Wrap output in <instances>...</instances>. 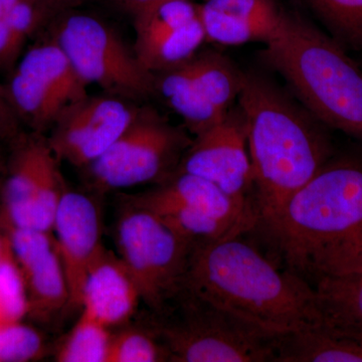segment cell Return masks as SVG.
<instances>
[{
	"label": "cell",
	"instance_id": "2e32d148",
	"mask_svg": "<svg viewBox=\"0 0 362 362\" xmlns=\"http://www.w3.org/2000/svg\"><path fill=\"white\" fill-rule=\"evenodd\" d=\"M197 136L221 122L226 116L214 109L204 86L195 73L192 59L187 63L154 74V95Z\"/></svg>",
	"mask_w": 362,
	"mask_h": 362
},
{
	"label": "cell",
	"instance_id": "ffe728a7",
	"mask_svg": "<svg viewBox=\"0 0 362 362\" xmlns=\"http://www.w3.org/2000/svg\"><path fill=\"white\" fill-rule=\"evenodd\" d=\"M110 328L82 311L77 323L59 345V362H106L112 334Z\"/></svg>",
	"mask_w": 362,
	"mask_h": 362
},
{
	"label": "cell",
	"instance_id": "7402d4cb",
	"mask_svg": "<svg viewBox=\"0 0 362 362\" xmlns=\"http://www.w3.org/2000/svg\"><path fill=\"white\" fill-rule=\"evenodd\" d=\"M169 361L168 350L152 324L112 335L106 362Z\"/></svg>",
	"mask_w": 362,
	"mask_h": 362
},
{
	"label": "cell",
	"instance_id": "d6986e66",
	"mask_svg": "<svg viewBox=\"0 0 362 362\" xmlns=\"http://www.w3.org/2000/svg\"><path fill=\"white\" fill-rule=\"evenodd\" d=\"M321 323L362 344V272L313 286Z\"/></svg>",
	"mask_w": 362,
	"mask_h": 362
},
{
	"label": "cell",
	"instance_id": "603a6c76",
	"mask_svg": "<svg viewBox=\"0 0 362 362\" xmlns=\"http://www.w3.org/2000/svg\"><path fill=\"white\" fill-rule=\"evenodd\" d=\"M42 351V338L37 331L20 324L0 326V361H30Z\"/></svg>",
	"mask_w": 362,
	"mask_h": 362
},
{
	"label": "cell",
	"instance_id": "8fae6325",
	"mask_svg": "<svg viewBox=\"0 0 362 362\" xmlns=\"http://www.w3.org/2000/svg\"><path fill=\"white\" fill-rule=\"evenodd\" d=\"M137 110L128 100L89 94L61 114L47 142L59 161L85 169L123 134Z\"/></svg>",
	"mask_w": 362,
	"mask_h": 362
},
{
	"label": "cell",
	"instance_id": "9c48e42d",
	"mask_svg": "<svg viewBox=\"0 0 362 362\" xmlns=\"http://www.w3.org/2000/svg\"><path fill=\"white\" fill-rule=\"evenodd\" d=\"M88 88L49 35L21 54L6 86L18 119L40 134L51 130L69 106L87 97Z\"/></svg>",
	"mask_w": 362,
	"mask_h": 362
},
{
	"label": "cell",
	"instance_id": "4fadbf2b",
	"mask_svg": "<svg viewBox=\"0 0 362 362\" xmlns=\"http://www.w3.org/2000/svg\"><path fill=\"white\" fill-rule=\"evenodd\" d=\"M11 246L25 271L35 311L56 316L70 306L65 272L52 233L14 228Z\"/></svg>",
	"mask_w": 362,
	"mask_h": 362
},
{
	"label": "cell",
	"instance_id": "30bf717a",
	"mask_svg": "<svg viewBox=\"0 0 362 362\" xmlns=\"http://www.w3.org/2000/svg\"><path fill=\"white\" fill-rule=\"evenodd\" d=\"M176 173L211 181L255 214L247 123L239 105H235L221 122L194 136Z\"/></svg>",
	"mask_w": 362,
	"mask_h": 362
},
{
	"label": "cell",
	"instance_id": "277c9868",
	"mask_svg": "<svg viewBox=\"0 0 362 362\" xmlns=\"http://www.w3.org/2000/svg\"><path fill=\"white\" fill-rule=\"evenodd\" d=\"M261 59L319 122L362 140V69L337 40L284 11Z\"/></svg>",
	"mask_w": 362,
	"mask_h": 362
},
{
	"label": "cell",
	"instance_id": "ac0fdd59",
	"mask_svg": "<svg viewBox=\"0 0 362 362\" xmlns=\"http://www.w3.org/2000/svg\"><path fill=\"white\" fill-rule=\"evenodd\" d=\"M274 361L362 362V344L314 324L277 338Z\"/></svg>",
	"mask_w": 362,
	"mask_h": 362
},
{
	"label": "cell",
	"instance_id": "6da1fadb",
	"mask_svg": "<svg viewBox=\"0 0 362 362\" xmlns=\"http://www.w3.org/2000/svg\"><path fill=\"white\" fill-rule=\"evenodd\" d=\"M287 271L314 286L362 272V156H332L268 235Z\"/></svg>",
	"mask_w": 362,
	"mask_h": 362
},
{
	"label": "cell",
	"instance_id": "5b68a950",
	"mask_svg": "<svg viewBox=\"0 0 362 362\" xmlns=\"http://www.w3.org/2000/svg\"><path fill=\"white\" fill-rule=\"evenodd\" d=\"M151 322L175 362L274 361L276 339L183 288Z\"/></svg>",
	"mask_w": 362,
	"mask_h": 362
},
{
	"label": "cell",
	"instance_id": "7a4b0ae2",
	"mask_svg": "<svg viewBox=\"0 0 362 362\" xmlns=\"http://www.w3.org/2000/svg\"><path fill=\"white\" fill-rule=\"evenodd\" d=\"M238 105L246 119L256 226L268 238L290 199L333 156L325 125L265 76L244 71Z\"/></svg>",
	"mask_w": 362,
	"mask_h": 362
},
{
	"label": "cell",
	"instance_id": "9a60e30c",
	"mask_svg": "<svg viewBox=\"0 0 362 362\" xmlns=\"http://www.w3.org/2000/svg\"><path fill=\"white\" fill-rule=\"evenodd\" d=\"M139 302V289L122 259L105 250L86 279L82 311L111 328L127 322Z\"/></svg>",
	"mask_w": 362,
	"mask_h": 362
},
{
	"label": "cell",
	"instance_id": "8992f818",
	"mask_svg": "<svg viewBox=\"0 0 362 362\" xmlns=\"http://www.w3.org/2000/svg\"><path fill=\"white\" fill-rule=\"evenodd\" d=\"M47 26V35L88 85L131 102L153 96L154 75L143 68L134 51L108 23L70 9L57 14Z\"/></svg>",
	"mask_w": 362,
	"mask_h": 362
},
{
	"label": "cell",
	"instance_id": "e0dca14e",
	"mask_svg": "<svg viewBox=\"0 0 362 362\" xmlns=\"http://www.w3.org/2000/svg\"><path fill=\"white\" fill-rule=\"evenodd\" d=\"M206 40L199 16L190 23L135 35L133 51L143 68L154 75L187 63Z\"/></svg>",
	"mask_w": 362,
	"mask_h": 362
},
{
	"label": "cell",
	"instance_id": "d4e9b609",
	"mask_svg": "<svg viewBox=\"0 0 362 362\" xmlns=\"http://www.w3.org/2000/svg\"><path fill=\"white\" fill-rule=\"evenodd\" d=\"M20 122L7 97L6 86L0 85V135H16Z\"/></svg>",
	"mask_w": 362,
	"mask_h": 362
},
{
	"label": "cell",
	"instance_id": "cb8c5ba5",
	"mask_svg": "<svg viewBox=\"0 0 362 362\" xmlns=\"http://www.w3.org/2000/svg\"><path fill=\"white\" fill-rule=\"evenodd\" d=\"M0 306L7 317L16 319L26 309L25 287L16 267L0 263Z\"/></svg>",
	"mask_w": 362,
	"mask_h": 362
},
{
	"label": "cell",
	"instance_id": "484cf974",
	"mask_svg": "<svg viewBox=\"0 0 362 362\" xmlns=\"http://www.w3.org/2000/svg\"><path fill=\"white\" fill-rule=\"evenodd\" d=\"M163 1H166V0H110L111 4H113L114 6L132 16L147 7Z\"/></svg>",
	"mask_w": 362,
	"mask_h": 362
},
{
	"label": "cell",
	"instance_id": "52a82bcc",
	"mask_svg": "<svg viewBox=\"0 0 362 362\" xmlns=\"http://www.w3.org/2000/svg\"><path fill=\"white\" fill-rule=\"evenodd\" d=\"M194 138L151 107H138L132 122L115 143L84 170L95 192L160 185L177 171Z\"/></svg>",
	"mask_w": 362,
	"mask_h": 362
},
{
	"label": "cell",
	"instance_id": "3957f363",
	"mask_svg": "<svg viewBox=\"0 0 362 362\" xmlns=\"http://www.w3.org/2000/svg\"><path fill=\"white\" fill-rule=\"evenodd\" d=\"M183 288L274 339L321 323L313 286L242 235L192 247Z\"/></svg>",
	"mask_w": 362,
	"mask_h": 362
},
{
	"label": "cell",
	"instance_id": "4316f807",
	"mask_svg": "<svg viewBox=\"0 0 362 362\" xmlns=\"http://www.w3.org/2000/svg\"><path fill=\"white\" fill-rule=\"evenodd\" d=\"M54 13L59 14L70 9H77L88 0H51Z\"/></svg>",
	"mask_w": 362,
	"mask_h": 362
},
{
	"label": "cell",
	"instance_id": "7c38bea8",
	"mask_svg": "<svg viewBox=\"0 0 362 362\" xmlns=\"http://www.w3.org/2000/svg\"><path fill=\"white\" fill-rule=\"evenodd\" d=\"M54 242L65 272L70 307L82 306L86 279L105 252L101 211L84 192L66 188L52 226Z\"/></svg>",
	"mask_w": 362,
	"mask_h": 362
},
{
	"label": "cell",
	"instance_id": "ba28073f",
	"mask_svg": "<svg viewBox=\"0 0 362 362\" xmlns=\"http://www.w3.org/2000/svg\"><path fill=\"white\" fill-rule=\"evenodd\" d=\"M115 233L119 258L134 279L141 301L153 314L165 311L182 291L192 247L156 214L128 201Z\"/></svg>",
	"mask_w": 362,
	"mask_h": 362
},
{
	"label": "cell",
	"instance_id": "44dd1931",
	"mask_svg": "<svg viewBox=\"0 0 362 362\" xmlns=\"http://www.w3.org/2000/svg\"><path fill=\"white\" fill-rule=\"evenodd\" d=\"M342 47L362 52V0H308Z\"/></svg>",
	"mask_w": 362,
	"mask_h": 362
},
{
	"label": "cell",
	"instance_id": "5bb4252c",
	"mask_svg": "<svg viewBox=\"0 0 362 362\" xmlns=\"http://www.w3.org/2000/svg\"><path fill=\"white\" fill-rule=\"evenodd\" d=\"M199 13L206 40L221 45L270 42L284 11L275 0H204Z\"/></svg>",
	"mask_w": 362,
	"mask_h": 362
}]
</instances>
